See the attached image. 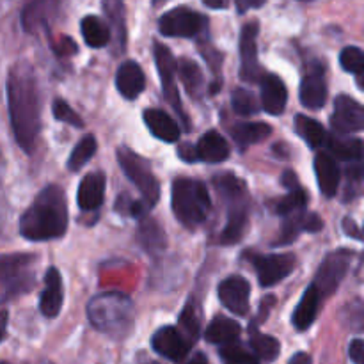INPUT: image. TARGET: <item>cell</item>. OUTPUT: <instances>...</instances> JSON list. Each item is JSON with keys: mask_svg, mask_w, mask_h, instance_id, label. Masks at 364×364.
I'll use <instances>...</instances> for the list:
<instances>
[{"mask_svg": "<svg viewBox=\"0 0 364 364\" xmlns=\"http://www.w3.org/2000/svg\"><path fill=\"white\" fill-rule=\"evenodd\" d=\"M7 105L18 144L25 153H32L41 127V96L34 71L25 60L9 70Z\"/></svg>", "mask_w": 364, "mask_h": 364, "instance_id": "1", "label": "cell"}, {"mask_svg": "<svg viewBox=\"0 0 364 364\" xmlns=\"http://www.w3.org/2000/svg\"><path fill=\"white\" fill-rule=\"evenodd\" d=\"M66 230V194L59 185H48L21 215L20 233L31 242H48L64 237Z\"/></svg>", "mask_w": 364, "mask_h": 364, "instance_id": "2", "label": "cell"}, {"mask_svg": "<svg viewBox=\"0 0 364 364\" xmlns=\"http://www.w3.org/2000/svg\"><path fill=\"white\" fill-rule=\"evenodd\" d=\"M87 316L95 329L112 338H124L134 326L135 308L128 295L105 291L89 301Z\"/></svg>", "mask_w": 364, "mask_h": 364, "instance_id": "3", "label": "cell"}, {"mask_svg": "<svg viewBox=\"0 0 364 364\" xmlns=\"http://www.w3.org/2000/svg\"><path fill=\"white\" fill-rule=\"evenodd\" d=\"M171 206L183 226L196 228L206 220L212 210L210 192L203 181L192 178H176L173 183V198Z\"/></svg>", "mask_w": 364, "mask_h": 364, "instance_id": "4", "label": "cell"}, {"mask_svg": "<svg viewBox=\"0 0 364 364\" xmlns=\"http://www.w3.org/2000/svg\"><path fill=\"white\" fill-rule=\"evenodd\" d=\"M36 255H6L2 258V301L27 294L34 288Z\"/></svg>", "mask_w": 364, "mask_h": 364, "instance_id": "5", "label": "cell"}, {"mask_svg": "<svg viewBox=\"0 0 364 364\" xmlns=\"http://www.w3.org/2000/svg\"><path fill=\"white\" fill-rule=\"evenodd\" d=\"M117 160H119V166L123 167L124 174L134 181L135 187L139 188L142 196V201L151 208L159 203L160 196V187L159 180L155 178V174L151 173V167H149L148 160L141 159L135 151H132L127 146H121L117 149Z\"/></svg>", "mask_w": 364, "mask_h": 364, "instance_id": "6", "label": "cell"}, {"mask_svg": "<svg viewBox=\"0 0 364 364\" xmlns=\"http://www.w3.org/2000/svg\"><path fill=\"white\" fill-rule=\"evenodd\" d=\"M352 258H354V252L348 251V249H338V251L326 256L318 272H316L315 281H313L322 297H329L338 290V287L350 269Z\"/></svg>", "mask_w": 364, "mask_h": 364, "instance_id": "7", "label": "cell"}, {"mask_svg": "<svg viewBox=\"0 0 364 364\" xmlns=\"http://www.w3.org/2000/svg\"><path fill=\"white\" fill-rule=\"evenodd\" d=\"M206 28V16L188 9L176 7L167 11L159 20V31L167 38H196Z\"/></svg>", "mask_w": 364, "mask_h": 364, "instance_id": "8", "label": "cell"}, {"mask_svg": "<svg viewBox=\"0 0 364 364\" xmlns=\"http://www.w3.org/2000/svg\"><path fill=\"white\" fill-rule=\"evenodd\" d=\"M153 55H155V64L159 68L160 80H162V89L164 96H166L167 102L173 105V109L176 110L178 116L181 117V121L188 124L187 116L183 112V107L180 102V91L176 87V71H178V63L174 59L173 52L167 48L162 43H155L153 45Z\"/></svg>", "mask_w": 364, "mask_h": 364, "instance_id": "9", "label": "cell"}, {"mask_svg": "<svg viewBox=\"0 0 364 364\" xmlns=\"http://www.w3.org/2000/svg\"><path fill=\"white\" fill-rule=\"evenodd\" d=\"M245 258L256 267L258 272V281L263 288H269L283 281L284 277L294 272L297 259L294 255H270L262 256L258 252H247Z\"/></svg>", "mask_w": 364, "mask_h": 364, "instance_id": "10", "label": "cell"}, {"mask_svg": "<svg viewBox=\"0 0 364 364\" xmlns=\"http://www.w3.org/2000/svg\"><path fill=\"white\" fill-rule=\"evenodd\" d=\"M301 103L306 109H322L327 100V84H326V68L318 60H313L302 77L301 82Z\"/></svg>", "mask_w": 364, "mask_h": 364, "instance_id": "11", "label": "cell"}, {"mask_svg": "<svg viewBox=\"0 0 364 364\" xmlns=\"http://www.w3.org/2000/svg\"><path fill=\"white\" fill-rule=\"evenodd\" d=\"M331 124L338 134H354L364 130V105L350 96L340 95L334 102V112Z\"/></svg>", "mask_w": 364, "mask_h": 364, "instance_id": "12", "label": "cell"}, {"mask_svg": "<svg viewBox=\"0 0 364 364\" xmlns=\"http://www.w3.org/2000/svg\"><path fill=\"white\" fill-rule=\"evenodd\" d=\"M258 32V21H249L247 25H244V28L240 32V77L245 82H256L259 78Z\"/></svg>", "mask_w": 364, "mask_h": 364, "instance_id": "13", "label": "cell"}, {"mask_svg": "<svg viewBox=\"0 0 364 364\" xmlns=\"http://www.w3.org/2000/svg\"><path fill=\"white\" fill-rule=\"evenodd\" d=\"M192 345L194 343L181 333V329L171 326L160 327L151 338L153 350L171 361H181L188 354Z\"/></svg>", "mask_w": 364, "mask_h": 364, "instance_id": "14", "label": "cell"}, {"mask_svg": "<svg viewBox=\"0 0 364 364\" xmlns=\"http://www.w3.org/2000/svg\"><path fill=\"white\" fill-rule=\"evenodd\" d=\"M251 287L247 279L242 276H230L219 284V299L224 308L233 311L235 315H247Z\"/></svg>", "mask_w": 364, "mask_h": 364, "instance_id": "15", "label": "cell"}, {"mask_svg": "<svg viewBox=\"0 0 364 364\" xmlns=\"http://www.w3.org/2000/svg\"><path fill=\"white\" fill-rule=\"evenodd\" d=\"M323 220L320 219V215L311 212H299L294 215L287 217L283 228H281L279 237L274 242V247H281V245H288L295 240L301 233L308 231V233H316V231H322Z\"/></svg>", "mask_w": 364, "mask_h": 364, "instance_id": "16", "label": "cell"}, {"mask_svg": "<svg viewBox=\"0 0 364 364\" xmlns=\"http://www.w3.org/2000/svg\"><path fill=\"white\" fill-rule=\"evenodd\" d=\"M64 301V287L63 277L55 267H50L45 274V290L41 291L39 299V311L46 318H55L60 313Z\"/></svg>", "mask_w": 364, "mask_h": 364, "instance_id": "17", "label": "cell"}, {"mask_svg": "<svg viewBox=\"0 0 364 364\" xmlns=\"http://www.w3.org/2000/svg\"><path fill=\"white\" fill-rule=\"evenodd\" d=\"M259 84H262V105L265 112L272 116H279L281 112H284L288 103V91L284 82L277 75L267 73L263 75Z\"/></svg>", "mask_w": 364, "mask_h": 364, "instance_id": "18", "label": "cell"}, {"mask_svg": "<svg viewBox=\"0 0 364 364\" xmlns=\"http://www.w3.org/2000/svg\"><path fill=\"white\" fill-rule=\"evenodd\" d=\"M105 198V174L103 173H89L82 180L78 187L77 203L82 212H92L103 205Z\"/></svg>", "mask_w": 364, "mask_h": 364, "instance_id": "19", "label": "cell"}, {"mask_svg": "<svg viewBox=\"0 0 364 364\" xmlns=\"http://www.w3.org/2000/svg\"><path fill=\"white\" fill-rule=\"evenodd\" d=\"M230 205V215H228L226 228H224L223 235H220V244L223 245H233L242 240L249 226V213H247V199H240V201H231Z\"/></svg>", "mask_w": 364, "mask_h": 364, "instance_id": "20", "label": "cell"}, {"mask_svg": "<svg viewBox=\"0 0 364 364\" xmlns=\"http://www.w3.org/2000/svg\"><path fill=\"white\" fill-rule=\"evenodd\" d=\"M116 87L127 100H137L146 87V77L135 60H127L116 73Z\"/></svg>", "mask_w": 364, "mask_h": 364, "instance_id": "21", "label": "cell"}, {"mask_svg": "<svg viewBox=\"0 0 364 364\" xmlns=\"http://www.w3.org/2000/svg\"><path fill=\"white\" fill-rule=\"evenodd\" d=\"M315 173L318 187L326 198H334L340 187V167L329 153H318L315 156Z\"/></svg>", "mask_w": 364, "mask_h": 364, "instance_id": "22", "label": "cell"}, {"mask_svg": "<svg viewBox=\"0 0 364 364\" xmlns=\"http://www.w3.org/2000/svg\"><path fill=\"white\" fill-rule=\"evenodd\" d=\"M144 123L155 137L164 142H176L180 139V127L167 112L160 109H146Z\"/></svg>", "mask_w": 364, "mask_h": 364, "instance_id": "23", "label": "cell"}, {"mask_svg": "<svg viewBox=\"0 0 364 364\" xmlns=\"http://www.w3.org/2000/svg\"><path fill=\"white\" fill-rule=\"evenodd\" d=\"M196 149H198L199 160L208 164H219L228 160L230 156V146H228V141L215 130H210L199 139V142L196 144Z\"/></svg>", "mask_w": 364, "mask_h": 364, "instance_id": "24", "label": "cell"}, {"mask_svg": "<svg viewBox=\"0 0 364 364\" xmlns=\"http://www.w3.org/2000/svg\"><path fill=\"white\" fill-rule=\"evenodd\" d=\"M320 291L316 290L315 284L308 288L302 295L301 302L295 308L294 315H291V323L297 331H308L309 327L313 326L316 318V313H318V306H320Z\"/></svg>", "mask_w": 364, "mask_h": 364, "instance_id": "25", "label": "cell"}, {"mask_svg": "<svg viewBox=\"0 0 364 364\" xmlns=\"http://www.w3.org/2000/svg\"><path fill=\"white\" fill-rule=\"evenodd\" d=\"M137 240L139 245L151 256L162 255L167 249L166 231L162 230V226L155 219L142 220L137 230Z\"/></svg>", "mask_w": 364, "mask_h": 364, "instance_id": "26", "label": "cell"}, {"mask_svg": "<svg viewBox=\"0 0 364 364\" xmlns=\"http://www.w3.org/2000/svg\"><path fill=\"white\" fill-rule=\"evenodd\" d=\"M103 13L110 21L114 31V45L116 53H123L127 46V13H124L123 0H102Z\"/></svg>", "mask_w": 364, "mask_h": 364, "instance_id": "27", "label": "cell"}, {"mask_svg": "<svg viewBox=\"0 0 364 364\" xmlns=\"http://www.w3.org/2000/svg\"><path fill=\"white\" fill-rule=\"evenodd\" d=\"M326 144L329 148L331 155L343 160V162H359L364 151L363 141H359L358 137H345V135H340L338 132L327 135Z\"/></svg>", "mask_w": 364, "mask_h": 364, "instance_id": "28", "label": "cell"}, {"mask_svg": "<svg viewBox=\"0 0 364 364\" xmlns=\"http://www.w3.org/2000/svg\"><path fill=\"white\" fill-rule=\"evenodd\" d=\"M53 9H55V0H31L21 11L23 31L36 32L38 28H41Z\"/></svg>", "mask_w": 364, "mask_h": 364, "instance_id": "29", "label": "cell"}, {"mask_svg": "<svg viewBox=\"0 0 364 364\" xmlns=\"http://www.w3.org/2000/svg\"><path fill=\"white\" fill-rule=\"evenodd\" d=\"M240 326L235 320L226 318V316H215L206 327L205 338L208 343L230 345L237 341V338L240 336Z\"/></svg>", "mask_w": 364, "mask_h": 364, "instance_id": "30", "label": "cell"}, {"mask_svg": "<svg viewBox=\"0 0 364 364\" xmlns=\"http://www.w3.org/2000/svg\"><path fill=\"white\" fill-rule=\"evenodd\" d=\"M82 38H84L85 45L91 48H102L110 43V28L107 27L105 21L102 18L89 14V16L82 18L80 21Z\"/></svg>", "mask_w": 364, "mask_h": 364, "instance_id": "31", "label": "cell"}, {"mask_svg": "<svg viewBox=\"0 0 364 364\" xmlns=\"http://www.w3.org/2000/svg\"><path fill=\"white\" fill-rule=\"evenodd\" d=\"M270 135H272V127L262 123V121L259 123H240L231 128V137L237 141L240 148L258 144V142H263Z\"/></svg>", "mask_w": 364, "mask_h": 364, "instance_id": "32", "label": "cell"}, {"mask_svg": "<svg viewBox=\"0 0 364 364\" xmlns=\"http://www.w3.org/2000/svg\"><path fill=\"white\" fill-rule=\"evenodd\" d=\"M178 73H180V78L185 84L188 95L194 100L201 98L203 92H205V77H203V71L198 66V63H194L192 59H181L178 63Z\"/></svg>", "mask_w": 364, "mask_h": 364, "instance_id": "33", "label": "cell"}, {"mask_svg": "<svg viewBox=\"0 0 364 364\" xmlns=\"http://www.w3.org/2000/svg\"><path fill=\"white\" fill-rule=\"evenodd\" d=\"M251 333V348L255 350L256 358L263 359V361H276L279 358V352H281V345L276 338L269 336V334H262L258 329L255 327V323L251 326L249 329Z\"/></svg>", "mask_w": 364, "mask_h": 364, "instance_id": "34", "label": "cell"}, {"mask_svg": "<svg viewBox=\"0 0 364 364\" xmlns=\"http://www.w3.org/2000/svg\"><path fill=\"white\" fill-rule=\"evenodd\" d=\"M295 132H297V135H301L311 148H318V146H322L323 142L327 141V134L326 130H323L322 124L316 119H313V117L304 116V114L295 116Z\"/></svg>", "mask_w": 364, "mask_h": 364, "instance_id": "35", "label": "cell"}, {"mask_svg": "<svg viewBox=\"0 0 364 364\" xmlns=\"http://www.w3.org/2000/svg\"><path fill=\"white\" fill-rule=\"evenodd\" d=\"M213 185L219 191V194L226 199L228 203L240 201V199H247V188H245L244 180L237 178L231 173L219 174L213 178Z\"/></svg>", "mask_w": 364, "mask_h": 364, "instance_id": "36", "label": "cell"}, {"mask_svg": "<svg viewBox=\"0 0 364 364\" xmlns=\"http://www.w3.org/2000/svg\"><path fill=\"white\" fill-rule=\"evenodd\" d=\"M96 148H98V144H96L95 135H85V137H82L78 141V144L73 148V151H71L70 159H68V169L73 171V173L80 171L92 159V155L96 153Z\"/></svg>", "mask_w": 364, "mask_h": 364, "instance_id": "37", "label": "cell"}, {"mask_svg": "<svg viewBox=\"0 0 364 364\" xmlns=\"http://www.w3.org/2000/svg\"><path fill=\"white\" fill-rule=\"evenodd\" d=\"M180 326L181 333L194 343L199 338V333H201V313H199V309L196 308V304L192 301L181 311Z\"/></svg>", "mask_w": 364, "mask_h": 364, "instance_id": "38", "label": "cell"}, {"mask_svg": "<svg viewBox=\"0 0 364 364\" xmlns=\"http://www.w3.org/2000/svg\"><path fill=\"white\" fill-rule=\"evenodd\" d=\"M306 205H308V192L304 188H299V191L288 192L287 198L281 199L276 205V213L277 215L290 217L294 213L304 212Z\"/></svg>", "mask_w": 364, "mask_h": 364, "instance_id": "39", "label": "cell"}, {"mask_svg": "<svg viewBox=\"0 0 364 364\" xmlns=\"http://www.w3.org/2000/svg\"><path fill=\"white\" fill-rule=\"evenodd\" d=\"M231 105H233V110L240 116H251V114H256L259 110L258 100L247 89H235L233 95H231Z\"/></svg>", "mask_w": 364, "mask_h": 364, "instance_id": "40", "label": "cell"}, {"mask_svg": "<svg viewBox=\"0 0 364 364\" xmlns=\"http://www.w3.org/2000/svg\"><path fill=\"white\" fill-rule=\"evenodd\" d=\"M116 210L117 213L124 217H134V219H141L146 212L149 210V206L144 201H137L132 196L121 194L116 201Z\"/></svg>", "mask_w": 364, "mask_h": 364, "instance_id": "41", "label": "cell"}, {"mask_svg": "<svg viewBox=\"0 0 364 364\" xmlns=\"http://www.w3.org/2000/svg\"><path fill=\"white\" fill-rule=\"evenodd\" d=\"M340 64L345 71L358 75L364 68V52L358 46H347L341 50Z\"/></svg>", "mask_w": 364, "mask_h": 364, "instance_id": "42", "label": "cell"}, {"mask_svg": "<svg viewBox=\"0 0 364 364\" xmlns=\"http://www.w3.org/2000/svg\"><path fill=\"white\" fill-rule=\"evenodd\" d=\"M52 109H53V117H55V119L71 124V127L75 128H84V121H82V117L78 116V114L75 112V110L64 102V100L57 98L55 102H53Z\"/></svg>", "mask_w": 364, "mask_h": 364, "instance_id": "43", "label": "cell"}, {"mask_svg": "<svg viewBox=\"0 0 364 364\" xmlns=\"http://www.w3.org/2000/svg\"><path fill=\"white\" fill-rule=\"evenodd\" d=\"M220 355L226 359V363H237V364H258L256 355L249 354L240 347H224L220 348Z\"/></svg>", "mask_w": 364, "mask_h": 364, "instance_id": "44", "label": "cell"}, {"mask_svg": "<svg viewBox=\"0 0 364 364\" xmlns=\"http://www.w3.org/2000/svg\"><path fill=\"white\" fill-rule=\"evenodd\" d=\"M348 355H350L352 363L364 364V340H354L348 347Z\"/></svg>", "mask_w": 364, "mask_h": 364, "instance_id": "45", "label": "cell"}, {"mask_svg": "<svg viewBox=\"0 0 364 364\" xmlns=\"http://www.w3.org/2000/svg\"><path fill=\"white\" fill-rule=\"evenodd\" d=\"M347 178L350 183H359V181H363L364 178V166L363 164H350V166L347 167Z\"/></svg>", "mask_w": 364, "mask_h": 364, "instance_id": "46", "label": "cell"}, {"mask_svg": "<svg viewBox=\"0 0 364 364\" xmlns=\"http://www.w3.org/2000/svg\"><path fill=\"white\" fill-rule=\"evenodd\" d=\"M281 183H283L284 188H288V192H294V191H299V188H301V185H299V180H297V176H295L294 171H284L283 176H281Z\"/></svg>", "mask_w": 364, "mask_h": 364, "instance_id": "47", "label": "cell"}, {"mask_svg": "<svg viewBox=\"0 0 364 364\" xmlns=\"http://www.w3.org/2000/svg\"><path fill=\"white\" fill-rule=\"evenodd\" d=\"M265 2L267 0H235L238 13H245V11L249 9H258V7H262Z\"/></svg>", "mask_w": 364, "mask_h": 364, "instance_id": "48", "label": "cell"}, {"mask_svg": "<svg viewBox=\"0 0 364 364\" xmlns=\"http://www.w3.org/2000/svg\"><path fill=\"white\" fill-rule=\"evenodd\" d=\"M178 153H180V156L185 160V162H194V160H199L198 149L192 148L191 144L180 146V149H178Z\"/></svg>", "mask_w": 364, "mask_h": 364, "instance_id": "49", "label": "cell"}, {"mask_svg": "<svg viewBox=\"0 0 364 364\" xmlns=\"http://www.w3.org/2000/svg\"><path fill=\"white\" fill-rule=\"evenodd\" d=\"M343 230H345V233L348 235V237L361 238V231L358 230V224H355L352 219H348V217L343 220Z\"/></svg>", "mask_w": 364, "mask_h": 364, "instance_id": "50", "label": "cell"}, {"mask_svg": "<svg viewBox=\"0 0 364 364\" xmlns=\"http://www.w3.org/2000/svg\"><path fill=\"white\" fill-rule=\"evenodd\" d=\"M203 4L210 9H226L230 0H203Z\"/></svg>", "mask_w": 364, "mask_h": 364, "instance_id": "51", "label": "cell"}, {"mask_svg": "<svg viewBox=\"0 0 364 364\" xmlns=\"http://www.w3.org/2000/svg\"><path fill=\"white\" fill-rule=\"evenodd\" d=\"M288 364H311V358H309L306 352H299V354H295L294 358L290 359Z\"/></svg>", "mask_w": 364, "mask_h": 364, "instance_id": "52", "label": "cell"}, {"mask_svg": "<svg viewBox=\"0 0 364 364\" xmlns=\"http://www.w3.org/2000/svg\"><path fill=\"white\" fill-rule=\"evenodd\" d=\"M187 364H210V363H208V359L205 358V355L198 354V355H194V358H192Z\"/></svg>", "mask_w": 364, "mask_h": 364, "instance_id": "53", "label": "cell"}, {"mask_svg": "<svg viewBox=\"0 0 364 364\" xmlns=\"http://www.w3.org/2000/svg\"><path fill=\"white\" fill-rule=\"evenodd\" d=\"M355 82H358L359 89H361V91H364V68H363L361 71H359L358 75H355Z\"/></svg>", "mask_w": 364, "mask_h": 364, "instance_id": "54", "label": "cell"}, {"mask_svg": "<svg viewBox=\"0 0 364 364\" xmlns=\"http://www.w3.org/2000/svg\"><path fill=\"white\" fill-rule=\"evenodd\" d=\"M137 364H160V363L153 361V359H148V358H142V359H139Z\"/></svg>", "mask_w": 364, "mask_h": 364, "instance_id": "55", "label": "cell"}, {"mask_svg": "<svg viewBox=\"0 0 364 364\" xmlns=\"http://www.w3.org/2000/svg\"><path fill=\"white\" fill-rule=\"evenodd\" d=\"M153 4H160V2H164V0H151Z\"/></svg>", "mask_w": 364, "mask_h": 364, "instance_id": "56", "label": "cell"}, {"mask_svg": "<svg viewBox=\"0 0 364 364\" xmlns=\"http://www.w3.org/2000/svg\"><path fill=\"white\" fill-rule=\"evenodd\" d=\"M228 364H237V363H228Z\"/></svg>", "mask_w": 364, "mask_h": 364, "instance_id": "57", "label": "cell"}, {"mask_svg": "<svg viewBox=\"0 0 364 364\" xmlns=\"http://www.w3.org/2000/svg\"><path fill=\"white\" fill-rule=\"evenodd\" d=\"M43 364H52V363H43Z\"/></svg>", "mask_w": 364, "mask_h": 364, "instance_id": "58", "label": "cell"}, {"mask_svg": "<svg viewBox=\"0 0 364 364\" xmlns=\"http://www.w3.org/2000/svg\"><path fill=\"white\" fill-rule=\"evenodd\" d=\"M363 237H364V231H363Z\"/></svg>", "mask_w": 364, "mask_h": 364, "instance_id": "59", "label": "cell"}, {"mask_svg": "<svg viewBox=\"0 0 364 364\" xmlns=\"http://www.w3.org/2000/svg\"><path fill=\"white\" fill-rule=\"evenodd\" d=\"M2 364H7V363H2Z\"/></svg>", "mask_w": 364, "mask_h": 364, "instance_id": "60", "label": "cell"}]
</instances>
